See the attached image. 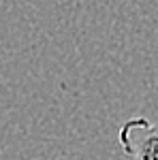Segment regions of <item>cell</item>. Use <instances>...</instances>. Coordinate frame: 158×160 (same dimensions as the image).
<instances>
[{
    "label": "cell",
    "mask_w": 158,
    "mask_h": 160,
    "mask_svg": "<svg viewBox=\"0 0 158 160\" xmlns=\"http://www.w3.org/2000/svg\"><path fill=\"white\" fill-rule=\"evenodd\" d=\"M118 141L130 160H158V122L133 118L120 126Z\"/></svg>",
    "instance_id": "cell-1"
}]
</instances>
